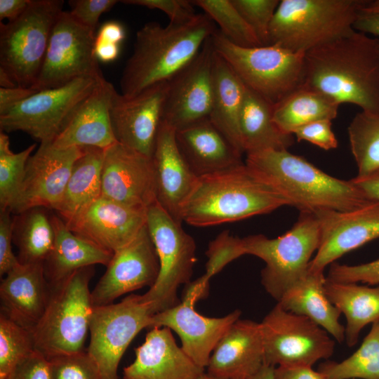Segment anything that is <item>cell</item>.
Returning <instances> with one entry per match:
<instances>
[{"mask_svg":"<svg viewBox=\"0 0 379 379\" xmlns=\"http://www.w3.org/2000/svg\"><path fill=\"white\" fill-rule=\"evenodd\" d=\"M321 239L317 215L300 213L297 222L282 235L270 239L262 234L241 239L244 254L262 260L261 283L267 293L279 302L284 293L308 272Z\"/></svg>","mask_w":379,"mask_h":379,"instance_id":"obj_8","label":"cell"},{"mask_svg":"<svg viewBox=\"0 0 379 379\" xmlns=\"http://www.w3.org/2000/svg\"><path fill=\"white\" fill-rule=\"evenodd\" d=\"M324 272H312L291 286L277 303L284 310L315 322L339 343L345 339L340 311L330 301L324 288Z\"/></svg>","mask_w":379,"mask_h":379,"instance_id":"obj_31","label":"cell"},{"mask_svg":"<svg viewBox=\"0 0 379 379\" xmlns=\"http://www.w3.org/2000/svg\"><path fill=\"white\" fill-rule=\"evenodd\" d=\"M135 354L124 368V379H199L206 371L177 345L166 327L150 328Z\"/></svg>","mask_w":379,"mask_h":379,"instance_id":"obj_24","label":"cell"},{"mask_svg":"<svg viewBox=\"0 0 379 379\" xmlns=\"http://www.w3.org/2000/svg\"><path fill=\"white\" fill-rule=\"evenodd\" d=\"M292 134L298 141L305 140L325 150L338 147V142L332 130L331 120L310 122L296 128Z\"/></svg>","mask_w":379,"mask_h":379,"instance_id":"obj_47","label":"cell"},{"mask_svg":"<svg viewBox=\"0 0 379 379\" xmlns=\"http://www.w3.org/2000/svg\"><path fill=\"white\" fill-rule=\"evenodd\" d=\"M36 144L13 152L7 134L0 132V211L9 210L22 183L26 165Z\"/></svg>","mask_w":379,"mask_h":379,"instance_id":"obj_40","label":"cell"},{"mask_svg":"<svg viewBox=\"0 0 379 379\" xmlns=\"http://www.w3.org/2000/svg\"><path fill=\"white\" fill-rule=\"evenodd\" d=\"M51 219L55 242L44 262V274L51 291L82 268L96 264L108 265L113 252L72 232L56 213H51Z\"/></svg>","mask_w":379,"mask_h":379,"instance_id":"obj_28","label":"cell"},{"mask_svg":"<svg viewBox=\"0 0 379 379\" xmlns=\"http://www.w3.org/2000/svg\"><path fill=\"white\" fill-rule=\"evenodd\" d=\"M326 279L336 282L379 284V259L356 265L331 264Z\"/></svg>","mask_w":379,"mask_h":379,"instance_id":"obj_45","label":"cell"},{"mask_svg":"<svg viewBox=\"0 0 379 379\" xmlns=\"http://www.w3.org/2000/svg\"><path fill=\"white\" fill-rule=\"evenodd\" d=\"M305 86L379 112V39L359 32L305 53Z\"/></svg>","mask_w":379,"mask_h":379,"instance_id":"obj_1","label":"cell"},{"mask_svg":"<svg viewBox=\"0 0 379 379\" xmlns=\"http://www.w3.org/2000/svg\"><path fill=\"white\" fill-rule=\"evenodd\" d=\"M274 379H326L310 366H279L273 369Z\"/></svg>","mask_w":379,"mask_h":379,"instance_id":"obj_53","label":"cell"},{"mask_svg":"<svg viewBox=\"0 0 379 379\" xmlns=\"http://www.w3.org/2000/svg\"><path fill=\"white\" fill-rule=\"evenodd\" d=\"M218 26V30L232 44L245 48L262 46L256 35L231 0H194Z\"/></svg>","mask_w":379,"mask_h":379,"instance_id":"obj_39","label":"cell"},{"mask_svg":"<svg viewBox=\"0 0 379 379\" xmlns=\"http://www.w3.org/2000/svg\"><path fill=\"white\" fill-rule=\"evenodd\" d=\"M347 133L357 167V175L379 169V112L357 113L348 126Z\"/></svg>","mask_w":379,"mask_h":379,"instance_id":"obj_38","label":"cell"},{"mask_svg":"<svg viewBox=\"0 0 379 379\" xmlns=\"http://www.w3.org/2000/svg\"><path fill=\"white\" fill-rule=\"evenodd\" d=\"M175 138L182 155L197 177L243 163L242 154L208 118L176 131Z\"/></svg>","mask_w":379,"mask_h":379,"instance_id":"obj_29","label":"cell"},{"mask_svg":"<svg viewBox=\"0 0 379 379\" xmlns=\"http://www.w3.org/2000/svg\"><path fill=\"white\" fill-rule=\"evenodd\" d=\"M35 350L32 333L0 314V379H4L24 357Z\"/></svg>","mask_w":379,"mask_h":379,"instance_id":"obj_41","label":"cell"},{"mask_svg":"<svg viewBox=\"0 0 379 379\" xmlns=\"http://www.w3.org/2000/svg\"><path fill=\"white\" fill-rule=\"evenodd\" d=\"M47 210L34 208L14 216L13 241L20 264H44L53 249L55 231Z\"/></svg>","mask_w":379,"mask_h":379,"instance_id":"obj_36","label":"cell"},{"mask_svg":"<svg viewBox=\"0 0 379 379\" xmlns=\"http://www.w3.org/2000/svg\"><path fill=\"white\" fill-rule=\"evenodd\" d=\"M350 180L369 200L379 201V169Z\"/></svg>","mask_w":379,"mask_h":379,"instance_id":"obj_54","label":"cell"},{"mask_svg":"<svg viewBox=\"0 0 379 379\" xmlns=\"http://www.w3.org/2000/svg\"><path fill=\"white\" fill-rule=\"evenodd\" d=\"M117 2L116 0L69 1V13L81 24L95 31L100 15L109 11Z\"/></svg>","mask_w":379,"mask_h":379,"instance_id":"obj_48","label":"cell"},{"mask_svg":"<svg viewBox=\"0 0 379 379\" xmlns=\"http://www.w3.org/2000/svg\"><path fill=\"white\" fill-rule=\"evenodd\" d=\"M101 197L147 209L157 201L152 158L118 142L105 149Z\"/></svg>","mask_w":379,"mask_h":379,"instance_id":"obj_19","label":"cell"},{"mask_svg":"<svg viewBox=\"0 0 379 379\" xmlns=\"http://www.w3.org/2000/svg\"><path fill=\"white\" fill-rule=\"evenodd\" d=\"M274 367L263 366L260 371L251 379H274L273 369Z\"/></svg>","mask_w":379,"mask_h":379,"instance_id":"obj_59","label":"cell"},{"mask_svg":"<svg viewBox=\"0 0 379 379\" xmlns=\"http://www.w3.org/2000/svg\"><path fill=\"white\" fill-rule=\"evenodd\" d=\"M319 219V246L308 270L324 272L326 266L344 254L379 238V201L345 211L315 214Z\"/></svg>","mask_w":379,"mask_h":379,"instance_id":"obj_20","label":"cell"},{"mask_svg":"<svg viewBox=\"0 0 379 379\" xmlns=\"http://www.w3.org/2000/svg\"><path fill=\"white\" fill-rule=\"evenodd\" d=\"M95 39L94 30L63 11L54 25L42 67L32 88L40 91L79 77H102L94 54Z\"/></svg>","mask_w":379,"mask_h":379,"instance_id":"obj_14","label":"cell"},{"mask_svg":"<svg viewBox=\"0 0 379 379\" xmlns=\"http://www.w3.org/2000/svg\"><path fill=\"white\" fill-rule=\"evenodd\" d=\"M263 366L260 323L239 319L217 343L206 373L220 379H251Z\"/></svg>","mask_w":379,"mask_h":379,"instance_id":"obj_23","label":"cell"},{"mask_svg":"<svg viewBox=\"0 0 379 379\" xmlns=\"http://www.w3.org/2000/svg\"><path fill=\"white\" fill-rule=\"evenodd\" d=\"M154 315L142 295L131 294L117 303L94 307L86 350L103 379H119V362L130 343Z\"/></svg>","mask_w":379,"mask_h":379,"instance_id":"obj_13","label":"cell"},{"mask_svg":"<svg viewBox=\"0 0 379 379\" xmlns=\"http://www.w3.org/2000/svg\"><path fill=\"white\" fill-rule=\"evenodd\" d=\"M95 36L104 41L120 45L126 37V31L120 22L111 20L100 26Z\"/></svg>","mask_w":379,"mask_h":379,"instance_id":"obj_56","label":"cell"},{"mask_svg":"<svg viewBox=\"0 0 379 379\" xmlns=\"http://www.w3.org/2000/svg\"><path fill=\"white\" fill-rule=\"evenodd\" d=\"M104 149L84 147L75 161L55 213L74 232L91 205L101 197Z\"/></svg>","mask_w":379,"mask_h":379,"instance_id":"obj_30","label":"cell"},{"mask_svg":"<svg viewBox=\"0 0 379 379\" xmlns=\"http://www.w3.org/2000/svg\"><path fill=\"white\" fill-rule=\"evenodd\" d=\"M364 0H281L270 45L303 53L352 34Z\"/></svg>","mask_w":379,"mask_h":379,"instance_id":"obj_5","label":"cell"},{"mask_svg":"<svg viewBox=\"0 0 379 379\" xmlns=\"http://www.w3.org/2000/svg\"><path fill=\"white\" fill-rule=\"evenodd\" d=\"M50 295L44 264L20 263L1 280V313L32 332L41 318Z\"/></svg>","mask_w":379,"mask_h":379,"instance_id":"obj_26","label":"cell"},{"mask_svg":"<svg viewBox=\"0 0 379 379\" xmlns=\"http://www.w3.org/2000/svg\"><path fill=\"white\" fill-rule=\"evenodd\" d=\"M168 88V81H164L132 97L114 88L109 114L118 142L152 158Z\"/></svg>","mask_w":379,"mask_h":379,"instance_id":"obj_17","label":"cell"},{"mask_svg":"<svg viewBox=\"0 0 379 379\" xmlns=\"http://www.w3.org/2000/svg\"><path fill=\"white\" fill-rule=\"evenodd\" d=\"M215 51L244 84L274 105L305 82V53L277 45L253 48L237 46L216 29L211 36Z\"/></svg>","mask_w":379,"mask_h":379,"instance_id":"obj_7","label":"cell"},{"mask_svg":"<svg viewBox=\"0 0 379 379\" xmlns=\"http://www.w3.org/2000/svg\"><path fill=\"white\" fill-rule=\"evenodd\" d=\"M353 28L379 39V0H364L357 11Z\"/></svg>","mask_w":379,"mask_h":379,"instance_id":"obj_51","label":"cell"},{"mask_svg":"<svg viewBox=\"0 0 379 379\" xmlns=\"http://www.w3.org/2000/svg\"><path fill=\"white\" fill-rule=\"evenodd\" d=\"M273 105L245 86L239 119L244 153L264 150H288L293 135L282 132L272 117Z\"/></svg>","mask_w":379,"mask_h":379,"instance_id":"obj_33","label":"cell"},{"mask_svg":"<svg viewBox=\"0 0 379 379\" xmlns=\"http://www.w3.org/2000/svg\"><path fill=\"white\" fill-rule=\"evenodd\" d=\"M159 272L158 256L146 224L130 243L114 252L91 291L93 306L112 304L126 293L152 287Z\"/></svg>","mask_w":379,"mask_h":379,"instance_id":"obj_18","label":"cell"},{"mask_svg":"<svg viewBox=\"0 0 379 379\" xmlns=\"http://www.w3.org/2000/svg\"><path fill=\"white\" fill-rule=\"evenodd\" d=\"M176 130L161 121L152 157L157 201L175 220L183 222L182 210L199 177L182 155Z\"/></svg>","mask_w":379,"mask_h":379,"instance_id":"obj_22","label":"cell"},{"mask_svg":"<svg viewBox=\"0 0 379 379\" xmlns=\"http://www.w3.org/2000/svg\"><path fill=\"white\" fill-rule=\"evenodd\" d=\"M216 29L204 13L182 25L145 24L136 33L133 52L120 80L121 93L132 97L168 81L197 55Z\"/></svg>","mask_w":379,"mask_h":379,"instance_id":"obj_3","label":"cell"},{"mask_svg":"<svg viewBox=\"0 0 379 379\" xmlns=\"http://www.w3.org/2000/svg\"><path fill=\"white\" fill-rule=\"evenodd\" d=\"M121 2L144 6L150 9H158L169 18L171 24L182 25L193 20L195 13L194 4L186 0H125Z\"/></svg>","mask_w":379,"mask_h":379,"instance_id":"obj_46","label":"cell"},{"mask_svg":"<svg viewBox=\"0 0 379 379\" xmlns=\"http://www.w3.org/2000/svg\"><path fill=\"white\" fill-rule=\"evenodd\" d=\"M194 303L182 300L177 305L152 315L149 328L166 327L175 332L181 348L198 366L204 368L217 343L237 319L241 312L235 310L221 317H208L199 313Z\"/></svg>","mask_w":379,"mask_h":379,"instance_id":"obj_21","label":"cell"},{"mask_svg":"<svg viewBox=\"0 0 379 379\" xmlns=\"http://www.w3.org/2000/svg\"><path fill=\"white\" fill-rule=\"evenodd\" d=\"M262 46L270 45V25L279 0H231Z\"/></svg>","mask_w":379,"mask_h":379,"instance_id":"obj_43","label":"cell"},{"mask_svg":"<svg viewBox=\"0 0 379 379\" xmlns=\"http://www.w3.org/2000/svg\"><path fill=\"white\" fill-rule=\"evenodd\" d=\"M48 359L51 379H103L98 365L86 350Z\"/></svg>","mask_w":379,"mask_h":379,"instance_id":"obj_42","label":"cell"},{"mask_svg":"<svg viewBox=\"0 0 379 379\" xmlns=\"http://www.w3.org/2000/svg\"><path fill=\"white\" fill-rule=\"evenodd\" d=\"M38 91L32 87L19 86L11 88H0V115L6 113Z\"/></svg>","mask_w":379,"mask_h":379,"instance_id":"obj_52","label":"cell"},{"mask_svg":"<svg viewBox=\"0 0 379 379\" xmlns=\"http://www.w3.org/2000/svg\"><path fill=\"white\" fill-rule=\"evenodd\" d=\"M264 364L310 366L332 356L335 340L309 318L284 310L278 303L260 323Z\"/></svg>","mask_w":379,"mask_h":379,"instance_id":"obj_11","label":"cell"},{"mask_svg":"<svg viewBox=\"0 0 379 379\" xmlns=\"http://www.w3.org/2000/svg\"><path fill=\"white\" fill-rule=\"evenodd\" d=\"M147 211L100 197L74 232L114 253L130 243L146 225Z\"/></svg>","mask_w":379,"mask_h":379,"instance_id":"obj_27","label":"cell"},{"mask_svg":"<svg viewBox=\"0 0 379 379\" xmlns=\"http://www.w3.org/2000/svg\"><path fill=\"white\" fill-rule=\"evenodd\" d=\"M31 0H0V21L7 18L8 22L19 18L29 6Z\"/></svg>","mask_w":379,"mask_h":379,"instance_id":"obj_55","label":"cell"},{"mask_svg":"<svg viewBox=\"0 0 379 379\" xmlns=\"http://www.w3.org/2000/svg\"><path fill=\"white\" fill-rule=\"evenodd\" d=\"M84 147H54L41 143L29 158L24 179L9 211L20 214L34 208L55 211L60 204L75 161Z\"/></svg>","mask_w":379,"mask_h":379,"instance_id":"obj_16","label":"cell"},{"mask_svg":"<svg viewBox=\"0 0 379 379\" xmlns=\"http://www.w3.org/2000/svg\"><path fill=\"white\" fill-rule=\"evenodd\" d=\"M0 88H11L18 86L12 76L4 68L0 67Z\"/></svg>","mask_w":379,"mask_h":379,"instance_id":"obj_58","label":"cell"},{"mask_svg":"<svg viewBox=\"0 0 379 379\" xmlns=\"http://www.w3.org/2000/svg\"><path fill=\"white\" fill-rule=\"evenodd\" d=\"M9 210L0 211V275H6L20 265L12 250L14 217Z\"/></svg>","mask_w":379,"mask_h":379,"instance_id":"obj_49","label":"cell"},{"mask_svg":"<svg viewBox=\"0 0 379 379\" xmlns=\"http://www.w3.org/2000/svg\"><path fill=\"white\" fill-rule=\"evenodd\" d=\"M214 53L211 36L197 55L168 81L161 121L178 131L208 118Z\"/></svg>","mask_w":379,"mask_h":379,"instance_id":"obj_15","label":"cell"},{"mask_svg":"<svg viewBox=\"0 0 379 379\" xmlns=\"http://www.w3.org/2000/svg\"><path fill=\"white\" fill-rule=\"evenodd\" d=\"M289 206L258 171L246 163L202 175L185 203L182 222L207 227L269 213Z\"/></svg>","mask_w":379,"mask_h":379,"instance_id":"obj_2","label":"cell"},{"mask_svg":"<svg viewBox=\"0 0 379 379\" xmlns=\"http://www.w3.org/2000/svg\"><path fill=\"white\" fill-rule=\"evenodd\" d=\"M147 227L154 246L159 272L155 283L142 295L150 303L153 314L178 303V289L187 284L197 261L194 239L157 201L147 211Z\"/></svg>","mask_w":379,"mask_h":379,"instance_id":"obj_10","label":"cell"},{"mask_svg":"<svg viewBox=\"0 0 379 379\" xmlns=\"http://www.w3.org/2000/svg\"><path fill=\"white\" fill-rule=\"evenodd\" d=\"M62 0H31L24 13L0 22V67L19 86L32 87L42 67Z\"/></svg>","mask_w":379,"mask_h":379,"instance_id":"obj_9","label":"cell"},{"mask_svg":"<svg viewBox=\"0 0 379 379\" xmlns=\"http://www.w3.org/2000/svg\"><path fill=\"white\" fill-rule=\"evenodd\" d=\"M206 255L208 261L202 277L209 281L225 265L244 255L241 239L230 235L228 231L222 232L211 241Z\"/></svg>","mask_w":379,"mask_h":379,"instance_id":"obj_44","label":"cell"},{"mask_svg":"<svg viewBox=\"0 0 379 379\" xmlns=\"http://www.w3.org/2000/svg\"><path fill=\"white\" fill-rule=\"evenodd\" d=\"M319 371L326 379H379V320L372 324L360 347L340 362L321 364Z\"/></svg>","mask_w":379,"mask_h":379,"instance_id":"obj_37","label":"cell"},{"mask_svg":"<svg viewBox=\"0 0 379 379\" xmlns=\"http://www.w3.org/2000/svg\"><path fill=\"white\" fill-rule=\"evenodd\" d=\"M325 292L346 319L345 341L354 346L362 328L379 320V286L336 282L326 279Z\"/></svg>","mask_w":379,"mask_h":379,"instance_id":"obj_34","label":"cell"},{"mask_svg":"<svg viewBox=\"0 0 379 379\" xmlns=\"http://www.w3.org/2000/svg\"><path fill=\"white\" fill-rule=\"evenodd\" d=\"M93 266L82 268L51 291L46 308L32 331L35 350L47 359L84 350L94 306L89 288Z\"/></svg>","mask_w":379,"mask_h":379,"instance_id":"obj_6","label":"cell"},{"mask_svg":"<svg viewBox=\"0 0 379 379\" xmlns=\"http://www.w3.org/2000/svg\"><path fill=\"white\" fill-rule=\"evenodd\" d=\"M4 379H51L49 361L34 350L20 360Z\"/></svg>","mask_w":379,"mask_h":379,"instance_id":"obj_50","label":"cell"},{"mask_svg":"<svg viewBox=\"0 0 379 379\" xmlns=\"http://www.w3.org/2000/svg\"><path fill=\"white\" fill-rule=\"evenodd\" d=\"M213 100L208 119L233 147L243 154L239 119L245 85L215 51L213 57Z\"/></svg>","mask_w":379,"mask_h":379,"instance_id":"obj_32","label":"cell"},{"mask_svg":"<svg viewBox=\"0 0 379 379\" xmlns=\"http://www.w3.org/2000/svg\"><path fill=\"white\" fill-rule=\"evenodd\" d=\"M245 163L258 171L300 213L345 212L369 200L352 182L333 177L288 150L246 154Z\"/></svg>","mask_w":379,"mask_h":379,"instance_id":"obj_4","label":"cell"},{"mask_svg":"<svg viewBox=\"0 0 379 379\" xmlns=\"http://www.w3.org/2000/svg\"><path fill=\"white\" fill-rule=\"evenodd\" d=\"M340 105L326 95L302 86L273 105L274 124L284 133L293 135L298 128L312 121L333 120Z\"/></svg>","mask_w":379,"mask_h":379,"instance_id":"obj_35","label":"cell"},{"mask_svg":"<svg viewBox=\"0 0 379 379\" xmlns=\"http://www.w3.org/2000/svg\"><path fill=\"white\" fill-rule=\"evenodd\" d=\"M199 379H220V378H217L211 376L208 374H207L205 371V373L202 374Z\"/></svg>","mask_w":379,"mask_h":379,"instance_id":"obj_60","label":"cell"},{"mask_svg":"<svg viewBox=\"0 0 379 379\" xmlns=\"http://www.w3.org/2000/svg\"><path fill=\"white\" fill-rule=\"evenodd\" d=\"M120 52V45L110 43L95 36L94 54L96 59L102 62H110L115 60Z\"/></svg>","mask_w":379,"mask_h":379,"instance_id":"obj_57","label":"cell"},{"mask_svg":"<svg viewBox=\"0 0 379 379\" xmlns=\"http://www.w3.org/2000/svg\"><path fill=\"white\" fill-rule=\"evenodd\" d=\"M114 90L110 82L101 78L51 145L59 149L93 147L105 149L117 142L109 114Z\"/></svg>","mask_w":379,"mask_h":379,"instance_id":"obj_25","label":"cell"},{"mask_svg":"<svg viewBox=\"0 0 379 379\" xmlns=\"http://www.w3.org/2000/svg\"><path fill=\"white\" fill-rule=\"evenodd\" d=\"M102 77H79L38 91L0 115L1 131H21L41 143H51Z\"/></svg>","mask_w":379,"mask_h":379,"instance_id":"obj_12","label":"cell"}]
</instances>
